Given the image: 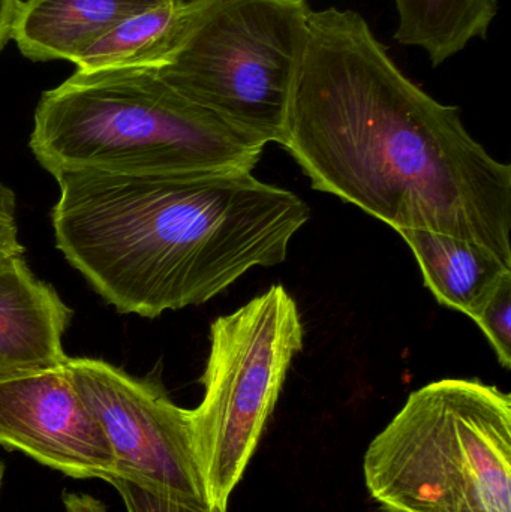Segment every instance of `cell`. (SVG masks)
I'll use <instances>...</instances> for the list:
<instances>
[{"mask_svg": "<svg viewBox=\"0 0 511 512\" xmlns=\"http://www.w3.org/2000/svg\"><path fill=\"white\" fill-rule=\"evenodd\" d=\"M279 144L315 191L396 233L447 234L511 265L510 165L413 83L356 11L311 12Z\"/></svg>", "mask_w": 511, "mask_h": 512, "instance_id": "obj_1", "label": "cell"}, {"mask_svg": "<svg viewBox=\"0 0 511 512\" xmlns=\"http://www.w3.org/2000/svg\"><path fill=\"white\" fill-rule=\"evenodd\" d=\"M54 239L119 313L158 318L212 300L254 267L287 259L308 204L249 171L54 174Z\"/></svg>", "mask_w": 511, "mask_h": 512, "instance_id": "obj_2", "label": "cell"}, {"mask_svg": "<svg viewBox=\"0 0 511 512\" xmlns=\"http://www.w3.org/2000/svg\"><path fill=\"white\" fill-rule=\"evenodd\" d=\"M30 149L51 176L252 173L266 144L198 107L149 68L75 72L42 93Z\"/></svg>", "mask_w": 511, "mask_h": 512, "instance_id": "obj_3", "label": "cell"}, {"mask_svg": "<svg viewBox=\"0 0 511 512\" xmlns=\"http://www.w3.org/2000/svg\"><path fill=\"white\" fill-rule=\"evenodd\" d=\"M384 512H511V397L447 378L410 394L363 459Z\"/></svg>", "mask_w": 511, "mask_h": 512, "instance_id": "obj_4", "label": "cell"}, {"mask_svg": "<svg viewBox=\"0 0 511 512\" xmlns=\"http://www.w3.org/2000/svg\"><path fill=\"white\" fill-rule=\"evenodd\" d=\"M311 12L305 0H188L149 69L242 134L279 143Z\"/></svg>", "mask_w": 511, "mask_h": 512, "instance_id": "obj_5", "label": "cell"}, {"mask_svg": "<svg viewBox=\"0 0 511 512\" xmlns=\"http://www.w3.org/2000/svg\"><path fill=\"white\" fill-rule=\"evenodd\" d=\"M302 349L299 307L282 285L210 327L204 397L191 409L192 445L210 510L227 512Z\"/></svg>", "mask_w": 511, "mask_h": 512, "instance_id": "obj_6", "label": "cell"}, {"mask_svg": "<svg viewBox=\"0 0 511 512\" xmlns=\"http://www.w3.org/2000/svg\"><path fill=\"white\" fill-rule=\"evenodd\" d=\"M66 370L110 442L114 477L209 508L192 445L191 409L180 408L158 385L107 361L68 358Z\"/></svg>", "mask_w": 511, "mask_h": 512, "instance_id": "obj_7", "label": "cell"}, {"mask_svg": "<svg viewBox=\"0 0 511 512\" xmlns=\"http://www.w3.org/2000/svg\"><path fill=\"white\" fill-rule=\"evenodd\" d=\"M66 361L0 373V445L68 477L104 480L116 472L113 450Z\"/></svg>", "mask_w": 511, "mask_h": 512, "instance_id": "obj_8", "label": "cell"}, {"mask_svg": "<svg viewBox=\"0 0 511 512\" xmlns=\"http://www.w3.org/2000/svg\"><path fill=\"white\" fill-rule=\"evenodd\" d=\"M72 312L23 255L0 256V373L65 363Z\"/></svg>", "mask_w": 511, "mask_h": 512, "instance_id": "obj_9", "label": "cell"}, {"mask_svg": "<svg viewBox=\"0 0 511 512\" xmlns=\"http://www.w3.org/2000/svg\"><path fill=\"white\" fill-rule=\"evenodd\" d=\"M170 0H26L12 29L18 50L32 62L66 60L132 15Z\"/></svg>", "mask_w": 511, "mask_h": 512, "instance_id": "obj_10", "label": "cell"}, {"mask_svg": "<svg viewBox=\"0 0 511 512\" xmlns=\"http://www.w3.org/2000/svg\"><path fill=\"white\" fill-rule=\"evenodd\" d=\"M398 234L410 246L426 288L438 303L471 319L501 279L511 273V265L477 243L431 231L405 230Z\"/></svg>", "mask_w": 511, "mask_h": 512, "instance_id": "obj_11", "label": "cell"}, {"mask_svg": "<svg viewBox=\"0 0 511 512\" xmlns=\"http://www.w3.org/2000/svg\"><path fill=\"white\" fill-rule=\"evenodd\" d=\"M399 24L395 39L419 47L438 66L486 38L497 15V0H395Z\"/></svg>", "mask_w": 511, "mask_h": 512, "instance_id": "obj_12", "label": "cell"}, {"mask_svg": "<svg viewBox=\"0 0 511 512\" xmlns=\"http://www.w3.org/2000/svg\"><path fill=\"white\" fill-rule=\"evenodd\" d=\"M186 5L188 0H170L126 18L75 57V72L152 68L176 36Z\"/></svg>", "mask_w": 511, "mask_h": 512, "instance_id": "obj_13", "label": "cell"}, {"mask_svg": "<svg viewBox=\"0 0 511 512\" xmlns=\"http://www.w3.org/2000/svg\"><path fill=\"white\" fill-rule=\"evenodd\" d=\"M473 321L479 325L504 369L511 367V273L501 279Z\"/></svg>", "mask_w": 511, "mask_h": 512, "instance_id": "obj_14", "label": "cell"}, {"mask_svg": "<svg viewBox=\"0 0 511 512\" xmlns=\"http://www.w3.org/2000/svg\"><path fill=\"white\" fill-rule=\"evenodd\" d=\"M104 481L111 484L119 493L126 512H222L165 498V496L150 492L132 481L123 480L114 475H108Z\"/></svg>", "mask_w": 511, "mask_h": 512, "instance_id": "obj_15", "label": "cell"}, {"mask_svg": "<svg viewBox=\"0 0 511 512\" xmlns=\"http://www.w3.org/2000/svg\"><path fill=\"white\" fill-rule=\"evenodd\" d=\"M21 0H0V51L11 41L12 29L21 8Z\"/></svg>", "mask_w": 511, "mask_h": 512, "instance_id": "obj_16", "label": "cell"}, {"mask_svg": "<svg viewBox=\"0 0 511 512\" xmlns=\"http://www.w3.org/2000/svg\"><path fill=\"white\" fill-rule=\"evenodd\" d=\"M62 502L66 512H108L104 502L84 493L65 492Z\"/></svg>", "mask_w": 511, "mask_h": 512, "instance_id": "obj_17", "label": "cell"}, {"mask_svg": "<svg viewBox=\"0 0 511 512\" xmlns=\"http://www.w3.org/2000/svg\"><path fill=\"white\" fill-rule=\"evenodd\" d=\"M3 474H5V466H3V463L0 462V490H2Z\"/></svg>", "mask_w": 511, "mask_h": 512, "instance_id": "obj_18", "label": "cell"}]
</instances>
